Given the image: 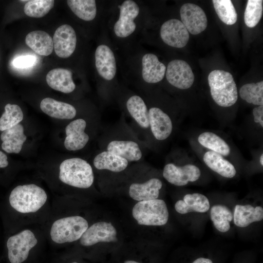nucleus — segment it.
<instances>
[{"instance_id": "f257e3e1", "label": "nucleus", "mask_w": 263, "mask_h": 263, "mask_svg": "<svg viewBox=\"0 0 263 263\" xmlns=\"http://www.w3.org/2000/svg\"><path fill=\"white\" fill-rule=\"evenodd\" d=\"M45 191L34 184L19 185L11 192L9 201L11 207L21 214L37 212L46 203Z\"/></svg>"}, {"instance_id": "f03ea898", "label": "nucleus", "mask_w": 263, "mask_h": 263, "mask_svg": "<svg viewBox=\"0 0 263 263\" xmlns=\"http://www.w3.org/2000/svg\"><path fill=\"white\" fill-rule=\"evenodd\" d=\"M58 177L62 183L80 188H89L94 181L91 166L80 158L64 160L59 166Z\"/></svg>"}, {"instance_id": "7ed1b4c3", "label": "nucleus", "mask_w": 263, "mask_h": 263, "mask_svg": "<svg viewBox=\"0 0 263 263\" xmlns=\"http://www.w3.org/2000/svg\"><path fill=\"white\" fill-rule=\"evenodd\" d=\"M208 82L211 96L218 105L228 107L236 102L237 88L230 73L220 70H213L208 76Z\"/></svg>"}, {"instance_id": "20e7f679", "label": "nucleus", "mask_w": 263, "mask_h": 263, "mask_svg": "<svg viewBox=\"0 0 263 263\" xmlns=\"http://www.w3.org/2000/svg\"><path fill=\"white\" fill-rule=\"evenodd\" d=\"M88 227L87 221L83 217L75 215L61 217L52 224L50 237L57 244L72 243L79 240Z\"/></svg>"}, {"instance_id": "39448f33", "label": "nucleus", "mask_w": 263, "mask_h": 263, "mask_svg": "<svg viewBox=\"0 0 263 263\" xmlns=\"http://www.w3.org/2000/svg\"><path fill=\"white\" fill-rule=\"evenodd\" d=\"M132 214L140 225H163L169 219L166 203L158 199L138 202L133 207Z\"/></svg>"}, {"instance_id": "423d86ee", "label": "nucleus", "mask_w": 263, "mask_h": 263, "mask_svg": "<svg viewBox=\"0 0 263 263\" xmlns=\"http://www.w3.org/2000/svg\"><path fill=\"white\" fill-rule=\"evenodd\" d=\"M38 243V240L35 233L29 229H25L10 236L6 244L10 262L22 263L25 261L30 251Z\"/></svg>"}, {"instance_id": "0eeeda50", "label": "nucleus", "mask_w": 263, "mask_h": 263, "mask_svg": "<svg viewBox=\"0 0 263 263\" xmlns=\"http://www.w3.org/2000/svg\"><path fill=\"white\" fill-rule=\"evenodd\" d=\"M166 78L174 87L180 89L190 88L194 81V75L189 65L180 59L171 60L168 65Z\"/></svg>"}, {"instance_id": "6e6552de", "label": "nucleus", "mask_w": 263, "mask_h": 263, "mask_svg": "<svg viewBox=\"0 0 263 263\" xmlns=\"http://www.w3.org/2000/svg\"><path fill=\"white\" fill-rule=\"evenodd\" d=\"M120 15L114 26L115 34L120 38H126L131 35L135 30L134 19L139 13V7L132 0H125L119 6Z\"/></svg>"}, {"instance_id": "1a4fd4ad", "label": "nucleus", "mask_w": 263, "mask_h": 263, "mask_svg": "<svg viewBox=\"0 0 263 263\" xmlns=\"http://www.w3.org/2000/svg\"><path fill=\"white\" fill-rule=\"evenodd\" d=\"M115 227L110 223L99 222L86 229L80 238V243L89 246L100 242H114L117 239Z\"/></svg>"}, {"instance_id": "9d476101", "label": "nucleus", "mask_w": 263, "mask_h": 263, "mask_svg": "<svg viewBox=\"0 0 263 263\" xmlns=\"http://www.w3.org/2000/svg\"><path fill=\"white\" fill-rule=\"evenodd\" d=\"M182 22L188 31L192 35H197L207 28V20L204 10L197 5L187 3L180 10Z\"/></svg>"}, {"instance_id": "9b49d317", "label": "nucleus", "mask_w": 263, "mask_h": 263, "mask_svg": "<svg viewBox=\"0 0 263 263\" xmlns=\"http://www.w3.org/2000/svg\"><path fill=\"white\" fill-rule=\"evenodd\" d=\"M160 36L167 45L175 48H183L188 43L189 35L183 23L177 19L165 22L161 27Z\"/></svg>"}, {"instance_id": "f8f14e48", "label": "nucleus", "mask_w": 263, "mask_h": 263, "mask_svg": "<svg viewBox=\"0 0 263 263\" xmlns=\"http://www.w3.org/2000/svg\"><path fill=\"white\" fill-rule=\"evenodd\" d=\"M163 175L169 183L177 186H183L189 182L197 180L201 175V171L197 167L193 165L188 164L178 167L169 163L165 166Z\"/></svg>"}, {"instance_id": "ddd939ff", "label": "nucleus", "mask_w": 263, "mask_h": 263, "mask_svg": "<svg viewBox=\"0 0 263 263\" xmlns=\"http://www.w3.org/2000/svg\"><path fill=\"white\" fill-rule=\"evenodd\" d=\"M53 41L56 54L59 57L67 58L72 55L76 47L75 32L70 25H62L56 29Z\"/></svg>"}, {"instance_id": "4468645a", "label": "nucleus", "mask_w": 263, "mask_h": 263, "mask_svg": "<svg viewBox=\"0 0 263 263\" xmlns=\"http://www.w3.org/2000/svg\"><path fill=\"white\" fill-rule=\"evenodd\" d=\"M86 122L79 118L72 121L65 128L66 137L64 147L68 150H77L83 148L89 140L85 132Z\"/></svg>"}, {"instance_id": "2eb2a0df", "label": "nucleus", "mask_w": 263, "mask_h": 263, "mask_svg": "<svg viewBox=\"0 0 263 263\" xmlns=\"http://www.w3.org/2000/svg\"><path fill=\"white\" fill-rule=\"evenodd\" d=\"M95 63L99 75L107 80L113 79L116 74V66L114 55L106 45L98 46L95 53Z\"/></svg>"}, {"instance_id": "dca6fc26", "label": "nucleus", "mask_w": 263, "mask_h": 263, "mask_svg": "<svg viewBox=\"0 0 263 263\" xmlns=\"http://www.w3.org/2000/svg\"><path fill=\"white\" fill-rule=\"evenodd\" d=\"M149 124L154 137L164 140L170 135L172 124L169 116L160 109L152 107L149 110Z\"/></svg>"}, {"instance_id": "f3484780", "label": "nucleus", "mask_w": 263, "mask_h": 263, "mask_svg": "<svg viewBox=\"0 0 263 263\" xmlns=\"http://www.w3.org/2000/svg\"><path fill=\"white\" fill-rule=\"evenodd\" d=\"M162 187V182L154 178L143 183L132 184L129 193L132 199L139 202L156 199Z\"/></svg>"}, {"instance_id": "a211bd4d", "label": "nucleus", "mask_w": 263, "mask_h": 263, "mask_svg": "<svg viewBox=\"0 0 263 263\" xmlns=\"http://www.w3.org/2000/svg\"><path fill=\"white\" fill-rule=\"evenodd\" d=\"M142 77L149 83H155L161 81L165 75L166 67L157 56L151 53L145 54L142 57Z\"/></svg>"}, {"instance_id": "6ab92c4d", "label": "nucleus", "mask_w": 263, "mask_h": 263, "mask_svg": "<svg viewBox=\"0 0 263 263\" xmlns=\"http://www.w3.org/2000/svg\"><path fill=\"white\" fill-rule=\"evenodd\" d=\"M48 85L53 89L63 93H70L75 88L72 73L64 68H56L50 71L46 76Z\"/></svg>"}, {"instance_id": "aec40b11", "label": "nucleus", "mask_w": 263, "mask_h": 263, "mask_svg": "<svg viewBox=\"0 0 263 263\" xmlns=\"http://www.w3.org/2000/svg\"><path fill=\"white\" fill-rule=\"evenodd\" d=\"M40 107L47 115L57 119H73L76 114L75 108L72 105L50 97L42 99Z\"/></svg>"}, {"instance_id": "412c9836", "label": "nucleus", "mask_w": 263, "mask_h": 263, "mask_svg": "<svg viewBox=\"0 0 263 263\" xmlns=\"http://www.w3.org/2000/svg\"><path fill=\"white\" fill-rule=\"evenodd\" d=\"M27 137L24 133V127L19 124L14 127L6 130L1 133V148L8 153H19Z\"/></svg>"}, {"instance_id": "4be33fe9", "label": "nucleus", "mask_w": 263, "mask_h": 263, "mask_svg": "<svg viewBox=\"0 0 263 263\" xmlns=\"http://www.w3.org/2000/svg\"><path fill=\"white\" fill-rule=\"evenodd\" d=\"M176 211L180 214H187L191 212L204 213L210 207L207 198L200 193L187 194L183 200H179L175 204Z\"/></svg>"}, {"instance_id": "5701e85b", "label": "nucleus", "mask_w": 263, "mask_h": 263, "mask_svg": "<svg viewBox=\"0 0 263 263\" xmlns=\"http://www.w3.org/2000/svg\"><path fill=\"white\" fill-rule=\"evenodd\" d=\"M233 218L237 226L246 227L253 222L263 219V208L260 206L254 207L250 205H237L234 208Z\"/></svg>"}, {"instance_id": "b1692460", "label": "nucleus", "mask_w": 263, "mask_h": 263, "mask_svg": "<svg viewBox=\"0 0 263 263\" xmlns=\"http://www.w3.org/2000/svg\"><path fill=\"white\" fill-rule=\"evenodd\" d=\"M25 43L35 53L41 56L50 55L54 49L52 38L43 31L37 30L28 33L25 38Z\"/></svg>"}, {"instance_id": "393cba45", "label": "nucleus", "mask_w": 263, "mask_h": 263, "mask_svg": "<svg viewBox=\"0 0 263 263\" xmlns=\"http://www.w3.org/2000/svg\"><path fill=\"white\" fill-rule=\"evenodd\" d=\"M107 151L116 154L128 161H136L142 156L138 144L130 140H113L107 146Z\"/></svg>"}, {"instance_id": "a878e982", "label": "nucleus", "mask_w": 263, "mask_h": 263, "mask_svg": "<svg viewBox=\"0 0 263 263\" xmlns=\"http://www.w3.org/2000/svg\"><path fill=\"white\" fill-rule=\"evenodd\" d=\"M93 163L98 169H107L116 172L124 170L128 165L126 159L107 150L97 154Z\"/></svg>"}, {"instance_id": "bb28decb", "label": "nucleus", "mask_w": 263, "mask_h": 263, "mask_svg": "<svg viewBox=\"0 0 263 263\" xmlns=\"http://www.w3.org/2000/svg\"><path fill=\"white\" fill-rule=\"evenodd\" d=\"M205 164L212 170L226 178H232L236 174L234 166L222 155L208 151L203 156Z\"/></svg>"}, {"instance_id": "cd10ccee", "label": "nucleus", "mask_w": 263, "mask_h": 263, "mask_svg": "<svg viewBox=\"0 0 263 263\" xmlns=\"http://www.w3.org/2000/svg\"><path fill=\"white\" fill-rule=\"evenodd\" d=\"M127 108L132 117L144 129L150 127L149 111L143 100L138 95L130 97L126 103Z\"/></svg>"}, {"instance_id": "c85d7f7f", "label": "nucleus", "mask_w": 263, "mask_h": 263, "mask_svg": "<svg viewBox=\"0 0 263 263\" xmlns=\"http://www.w3.org/2000/svg\"><path fill=\"white\" fill-rule=\"evenodd\" d=\"M210 213L213 225L218 231L226 232L229 230L233 214L228 207L220 204L214 205L211 208Z\"/></svg>"}, {"instance_id": "c756f323", "label": "nucleus", "mask_w": 263, "mask_h": 263, "mask_svg": "<svg viewBox=\"0 0 263 263\" xmlns=\"http://www.w3.org/2000/svg\"><path fill=\"white\" fill-rule=\"evenodd\" d=\"M68 6L79 18L85 21L93 20L96 15V6L94 0H68Z\"/></svg>"}, {"instance_id": "7c9ffc66", "label": "nucleus", "mask_w": 263, "mask_h": 263, "mask_svg": "<svg viewBox=\"0 0 263 263\" xmlns=\"http://www.w3.org/2000/svg\"><path fill=\"white\" fill-rule=\"evenodd\" d=\"M198 140L203 146L221 155L227 156L230 153V149L228 144L214 133L203 132L199 136Z\"/></svg>"}, {"instance_id": "2f4dec72", "label": "nucleus", "mask_w": 263, "mask_h": 263, "mask_svg": "<svg viewBox=\"0 0 263 263\" xmlns=\"http://www.w3.org/2000/svg\"><path fill=\"white\" fill-rule=\"evenodd\" d=\"M0 118V131H4L19 124L23 118L20 107L17 104H7Z\"/></svg>"}, {"instance_id": "473e14b6", "label": "nucleus", "mask_w": 263, "mask_h": 263, "mask_svg": "<svg viewBox=\"0 0 263 263\" xmlns=\"http://www.w3.org/2000/svg\"><path fill=\"white\" fill-rule=\"evenodd\" d=\"M240 97L248 103L263 106V81L244 85L240 89Z\"/></svg>"}, {"instance_id": "72a5a7b5", "label": "nucleus", "mask_w": 263, "mask_h": 263, "mask_svg": "<svg viewBox=\"0 0 263 263\" xmlns=\"http://www.w3.org/2000/svg\"><path fill=\"white\" fill-rule=\"evenodd\" d=\"M215 10L219 18L225 24L231 25L236 23L237 14L230 0H213Z\"/></svg>"}, {"instance_id": "f704fd0d", "label": "nucleus", "mask_w": 263, "mask_h": 263, "mask_svg": "<svg viewBox=\"0 0 263 263\" xmlns=\"http://www.w3.org/2000/svg\"><path fill=\"white\" fill-rule=\"evenodd\" d=\"M54 3L53 0H29L24 5V12L30 17L42 18L53 8Z\"/></svg>"}, {"instance_id": "c9c22d12", "label": "nucleus", "mask_w": 263, "mask_h": 263, "mask_svg": "<svg viewBox=\"0 0 263 263\" xmlns=\"http://www.w3.org/2000/svg\"><path fill=\"white\" fill-rule=\"evenodd\" d=\"M263 1L262 0H248L244 14V20L249 27L253 28L260 21L263 15Z\"/></svg>"}, {"instance_id": "e433bc0d", "label": "nucleus", "mask_w": 263, "mask_h": 263, "mask_svg": "<svg viewBox=\"0 0 263 263\" xmlns=\"http://www.w3.org/2000/svg\"><path fill=\"white\" fill-rule=\"evenodd\" d=\"M37 61L35 56L26 55L16 57L13 61V65L18 68H29L34 65Z\"/></svg>"}, {"instance_id": "4c0bfd02", "label": "nucleus", "mask_w": 263, "mask_h": 263, "mask_svg": "<svg viewBox=\"0 0 263 263\" xmlns=\"http://www.w3.org/2000/svg\"><path fill=\"white\" fill-rule=\"evenodd\" d=\"M254 121L263 127V106H259L253 110Z\"/></svg>"}, {"instance_id": "58836bf2", "label": "nucleus", "mask_w": 263, "mask_h": 263, "mask_svg": "<svg viewBox=\"0 0 263 263\" xmlns=\"http://www.w3.org/2000/svg\"><path fill=\"white\" fill-rule=\"evenodd\" d=\"M8 164L7 155L3 152L0 150V168H6Z\"/></svg>"}, {"instance_id": "ea45409f", "label": "nucleus", "mask_w": 263, "mask_h": 263, "mask_svg": "<svg viewBox=\"0 0 263 263\" xmlns=\"http://www.w3.org/2000/svg\"><path fill=\"white\" fill-rule=\"evenodd\" d=\"M192 263H213V262L209 259L201 257L197 259Z\"/></svg>"}, {"instance_id": "a19ab883", "label": "nucleus", "mask_w": 263, "mask_h": 263, "mask_svg": "<svg viewBox=\"0 0 263 263\" xmlns=\"http://www.w3.org/2000/svg\"><path fill=\"white\" fill-rule=\"evenodd\" d=\"M124 263H142L133 260H127L124 262Z\"/></svg>"}, {"instance_id": "79ce46f5", "label": "nucleus", "mask_w": 263, "mask_h": 263, "mask_svg": "<svg viewBox=\"0 0 263 263\" xmlns=\"http://www.w3.org/2000/svg\"><path fill=\"white\" fill-rule=\"evenodd\" d=\"M260 162L262 166L263 165V154L261 155L260 158Z\"/></svg>"}, {"instance_id": "37998d69", "label": "nucleus", "mask_w": 263, "mask_h": 263, "mask_svg": "<svg viewBox=\"0 0 263 263\" xmlns=\"http://www.w3.org/2000/svg\"><path fill=\"white\" fill-rule=\"evenodd\" d=\"M72 263H77L76 262H72Z\"/></svg>"}, {"instance_id": "c03bdc74", "label": "nucleus", "mask_w": 263, "mask_h": 263, "mask_svg": "<svg viewBox=\"0 0 263 263\" xmlns=\"http://www.w3.org/2000/svg\"></svg>"}]
</instances>
